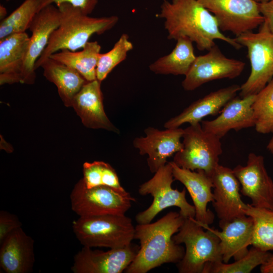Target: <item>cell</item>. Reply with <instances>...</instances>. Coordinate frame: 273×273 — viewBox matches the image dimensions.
Instances as JSON below:
<instances>
[{"instance_id": "cell-31", "label": "cell", "mask_w": 273, "mask_h": 273, "mask_svg": "<svg viewBox=\"0 0 273 273\" xmlns=\"http://www.w3.org/2000/svg\"><path fill=\"white\" fill-rule=\"evenodd\" d=\"M254 127L262 134L273 132V78L259 91L252 104Z\"/></svg>"}, {"instance_id": "cell-19", "label": "cell", "mask_w": 273, "mask_h": 273, "mask_svg": "<svg viewBox=\"0 0 273 273\" xmlns=\"http://www.w3.org/2000/svg\"><path fill=\"white\" fill-rule=\"evenodd\" d=\"M256 96V94L242 98L235 97L224 106L215 119L202 120L201 124L203 129L221 139L230 130L238 131L253 127L252 104Z\"/></svg>"}, {"instance_id": "cell-15", "label": "cell", "mask_w": 273, "mask_h": 273, "mask_svg": "<svg viewBox=\"0 0 273 273\" xmlns=\"http://www.w3.org/2000/svg\"><path fill=\"white\" fill-rule=\"evenodd\" d=\"M144 132L146 136L135 138L133 145L140 154L148 155L149 169L155 173L167 163V158L182 150L184 129L178 127L160 130L149 127Z\"/></svg>"}, {"instance_id": "cell-27", "label": "cell", "mask_w": 273, "mask_h": 273, "mask_svg": "<svg viewBox=\"0 0 273 273\" xmlns=\"http://www.w3.org/2000/svg\"><path fill=\"white\" fill-rule=\"evenodd\" d=\"M271 254L268 251L252 246L244 257L233 263L222 261L206 263L202 273H249L257 266L265 263Z\"/></svg>"}, {"instance_id": "cell-8", "label": "cell", "mask_w": 273, "mask_h": 273, "mask_svg": "<svg viewBox=\"0 0 273 273\" xmlns=\"http://www.w3.org/2000/svg\"><path fill=\"white\" fill-rule=\"evenodd\" d=\"M182 139L183 148L174 154L173 161L183 168L203 170L211 176L222 153L220 138L203 129L199 123L184 129Z\"/></svg>"}, {"instance_id": "cell-1", "label": "cell", "mask_w": 273, "mask_h": 273, "mask_svg": "<svg viewBox=\"0 0 273 273\" xmlns=\"http://www.w3.org/2000/svg\"><path fill=\"white\" fill-rule=\"evenodd\" d=\"M157 16L164 20L168 39L186 37L200 51H208L218 39L239 50L235 38L225 36L213 15L197 0H163Z\"/></svg>"}, {"instance_id": "cell-39", "label": "cell", "mask_w": 273, "mask_h": 273, "mask_svg": "<svg viewBox=\"0 0 273 273\" xmlns=\"http://www.w3.org/2000/svg\"><path fill=\"white\" fill-rule=\"evenodd\" d=\"M255 1L258 3H262L267 2L269 0H255Z\"/></svg>"}, {"instance_id": "cell-20", "label": "cell", "mask_w": 273, "mask_h": 273, "mask_svg": "<svg viewBox=\"0 0 273 273\" xmlns=\"http://www.w3.org/2000/svg\"><path fill=\"white\" fill-rule=\"evenodd\" d=\"M34 240L20 228L0 243V266L6 273H28L35 262Z\"/></svg>"}, {"instance_id": "cell-29", "label": "cell", "mask_w": 273, "mask_h": 273, "mask_svg": "<svg viewBox=\"0 0 273 273\" xmlns=\"http://www.w3.org/2000/svg\"><path fill=\"white\" fill-rule=\"evenodd\" d=\"M39 0H25L9 16L1 21L0 40L15 33L26 32L38 12Z\"/></svg>"}, {"instance_id": "cell-23", "label": "cell", "mask_w": 273, "mask_h": 273, "mask_svg": "<svg viewBox=\"0 0 273 273\" xmlns=\"http://www.w3.org/2000/svg\"><path fill=\"white\" fill-rule=\"evenodd\" d=\"M30 37L25 32L10 35L0 40V83L22 81Z\"/></svg>"}, {"instance_id": "cell-7", "label": "cell", "mask_w": 273, "mask_h": 273, "mask_svg": "<svg viewBox=\"0 0 273 273\" xmlns=\"http://www.w3.org/2000/svg\"><path fill=\"white\" fill-rule=\"evenodd\" d=\"M174 180L170 162L160 167L154 176L139 187L141 195H151L153 197L151 205L135 216L139 224L150 223L164 209L172 206L179 208V213L185 218H195V208L186 197V190L181 191L172 188Z\"/></svg>"}, {"instance_id": "cell-21", "label": "cell", "mask_w": 273, "mask_h": 273, "mask_svg": "<svg viewBox=\"0 0 273 273\" xmlns=\"http://www.w3.org/2000/svg\"><path fill=\"white\" fill-rule=\"evenodd\" d=\"M241 86L233 84L211 92L192 103L179 114L172 117L164 125L165 128H178L186 123H201L209 115H215L240 92Z\"/></svg>"}, {"instance_id": "cell-17", "label": "cell", "mask_w": 273, "mask_h": 273, "mask_svg": "<svg viewBox=\"0 0 273 273\" xmlns=\"http://www.w3.org/2000/svg\"><path fill=\"white\" fill-rule=\"evenodd\" d=\"M170 162L174 180L182 183L191 197L195 208L196 220L202 226L212 224L214 215L207 209L208 203L213 201L211 177L203 170L192 171L177 166L173 161Z\"/></svg>"}, {"instance_id": "cell-14", "label": "cell", "mask_w": 273, "mask_h": 273, "mask_svg": "<svg viewBox=\"0 0 273 273\" xmlns=\"http://www.w3.org/2000/svg\"><path fill=\"white\" fill-rule=\"evenodd\" d=\"M61 14L54 4L42 8L35 15L29 29L31 32L22 74V83L31 84L35 78V64L47 47L50 36L60 25Z\"/></svg>"}, {"instance_id": "cell-18", "label": "cell", "mask_w": 273, "mask_h": 273, "mask_svg": "<svg viewBox=\"0 0 273 273\" xmlns=\"http://www.w3.org/2000/svg\"><path fill=\"white\" fill-rule=\"evenodd\" d=\"M219 225L221 231L209 229L220 239L222 262L228 263L232 257L237 260L244 257L252 243L254 228L252 218L244 215L219 221Z\"/></svg>"}, {"instance_id": "cell-22", "label": "cell", "mask_w": 273, "mask_h": 273, "mask_svg": "<svg viewBox=\"0 0 273 273\" xmlns=\"http://www.w3.org/2000/svg\"><path fill=\"white\" fill-rule=\"evenodd\" d=\"M86 127L105 129L117 132L104 111L101 82L98 79L86 82L74 97L72 106Z\"/></svg>"}, {"instance_id": "cell-12", "label": "cell", "mask_w": 273, "mask_h": 273, "mask_svg": "<svg viewBox=\"0 0 273 273\" xmlns=\"http://www.w3.org/2000/svg\"><path fill=\"white\" fill-rule=\"evenodd\" d=\"M233 170L241 186L240 193L251 199V205L273 209V181L262 156L250 153L246 165H238Z\"/></svg>"}, {"instance_id": "cell-11", "label": "cell", "mask_w": 273, "mask_h": 273, "mask_svg": "<svg viewBox=\"0 0 273 273\" xmlns=\"http://www.w3.org/2000/svg\"><path fill=\"white\" fill-rule=\"evenodd\" d=\"M245 65L242 61L226 57L215 44L206 54L196 57L181 85L185 90L192 91L211 81L235 78Z\"/></svg>"}, {"instance_id": "cell-16", "label": "cell", "mask_w": 273, "mask_h": 273, "mask_svg": "<svg viewBox=\"0 0 273 273\" xmlns=\"http://www.w3.org/2000/svg\"><path fill=\"white\" fill-rule=\"evenodd\" d=\"M213 184V207L219 221L244 215L247 204L240 195V184L233 170L218 165L211 176Z\"/></svg>"}, {"instance_id": "cell-10", "label": "cell", "mask_w": 273, "mask_h": 273, "mask_svg": "<svg viewBox=\"0 0 273 273\" xmlns=\"http://www.w3.org/2000/svg\"><path fill=\"white\" fill-rule=\"evenodd\" d=\"M216 19L221 31L237 36L261 25L264 19L255 0H197Z\"/></svg>"}, {"instance_id": "cell-32", "label": "cell", "mask_w": 273, "mask_h": 273, "mask_svg": "<svg viewBox=\"0 0 273 273\" xmlns=\"http://www.w3.org/2000/svg\"><path fill=\"white\" fill-rule=\"evenodd\" d=\"M132 49L133 44L128 34L123 33L111 50L100 54L96 68L97 79L101 82L103 81L116 66L125 60Z\"/></svg>"}, {"instance_id": "cell-28", "label": "cell", "mask_w": 273, "mask_h": 273, "mask_svg": "<svg viewBox=\"0 0 273 273\" xmlns=\"http://www.w3.org/2000/svg\"><path fill=\"white\" fill-rule=\"evenodd\" d=\"M244 212L254 221L252 245L263 251L273 250V209L256 208L247 204Z\"/></svg>"}, {"instance_id": "cell-34", "label": "cell", "mask_w": 273, "mask_h": 273, "mask_svg": "<svg viewBox=\"0 0 273 273\" xmlns=\"http://www.w3.org/2000/svg\"><path fill=\"white\" fill-rule=\"evenodd\" d=\"M22 223L15 214L7 211H0V243L12 232L21 228Z\"/></svg>"}, {"instance_id": "cell-38", "label": "cell", "mask_w": 273, "mask_h": 273, "mask_svg": "<svg viewBox=\"0 0 273 273\" xmlns=\"http://www.w3.org/2000/svg\"><path fill=\"white\" fill-rule=\"evenodd\" d=\"M267 149L273 155V137L270 139L267 146Z\"/></svg>"}, {"instance_id": "cell-24", "label": "cell", "mask_w": 273, "mask_h": 273, "mask_svg": "<svg viewBox=\"0 0 273 273\" xmlns=\"http://www.w3.org/2000/svg\"><path fill=\"white\" fill-rule=\"evenodd\" d=\"M40 67L46 79L57 86L64 104L72 106L74 97L87 81L74 69L50 57L43 62Z\"/></svg>"}, {"instance_id": "cell-5", "label": "cell", "mask_w": 273, "mask_h": 273, "mask_svg": "<svg viewBox=\"0 0 273 273\" xmlns=\"http://www.w3.org/2000/svg\"><path fill=\"white\" fill-rule=\"evenodd\" d=\"M172 238L176 244L186 246L184 257L177 265L180 273H202L206 263L222 261L219 238L209 225L202 226L195 218H185Z\"/></svg>"}, {"instance_id": "cell-35", "label": "cell", "mask_w": 273, "mask_h": 273, "mask_svg": "<svg viewBox=\"0 0 273 273\" xmlns=\"http://www.w3.org/2000/svg\"><path fill=\"white\" fill-rule=\"evenodd\" d=\"M259 10L264 19V23L273 33V0L259 3Z\"/></svg>"}, {"instance_id": "cell-4", "label": "cell", "mask_w": 273, "mask_h": 273, "mask_svg": "<svg viewBox=\"0 0 273 273\" xmlns=\"http://www.w3.org/2000/svg\"><path fill=\"white\" fill-rule=\"evenodd\" d=\"M72 228L80 243L91 248L125 247L131 244L135 232L131 219L117 214L79 217Z\"/></svg>"}, {"instance_id": "cell-36", "label": "cell", "mask_w": 273, "mask_h": 273, "mask_svg": "<svg viewBox=\"0 0 273 273\" xmlns=\"http://www.w3.org/2000/svg\"><path fill=\"white\" fill-rule=\"evenodd\" d=\"M260 271L262 273H273V254L265 263L261 265Z\"/></svg>"}, {"instance_id": "cell-33", "label": "cell", "mask_w": 273, "mask_h": 273, "mask_svg": "<svg viewBox=\"0 0 273 273\" xmlns=\"http://www.w3.org/2000/svg\"><path fill=\"white\" fill-rule=\"evenodd\" d=\"M98 3V0H39L38 12L49 5L55 4L58 7L63 3H69L80 9L85 14L89 15L94 11Z\"/></svg>"}, {"instance_id": "cell-13", "label": "cell", "mask_w": 273, "mask_h": 273, "mask_svg": "<svg viewBox=\"0 0 273 273\" xmlns=\"http://www.w3.org/2000/svg\"><path fill=\"white\" fill-rule=\"evenodd\" d=\"M139 248L131 244L102 251L83 246L74 256L71 270L74 273H121L132 262Z\"/></svg>"}, {"instance_id": "cell-3", "label": "cell", "mask_w": 273, "mask_h": 273, "mask_svg": "<svg viewBox=\"0 0 273 273\" xmlns=\"http://www.w3.org/2000/svg\"><path fill=\"white\" fill-rule=\"evenodd\" d=\"M61 17L58 27L51 34L48 44L35 64V69L52 54L63 50L76 51L84 47L94 34L101 35L118 22L117 16L93 17L69 3L58 7Z\"/></svg>"}, {"instance_id": "cell-40", "label": "cell", "mask_w": 273, "mask_h": 273, "mask_svg": "<svg viewBox=\"0 0 273 273\" xmlns=\"http://www.w3.org/2000/svg\"><path fill=\"white\" fill-rule=\"evenodd\" d=\"M6 1L8 2V1H10V0H6Z\"/></svg>"}, {"instance_id": "cell-30", "label": "cell", "mask_w": 273, "mask_h": 273, "mask_svg": "<svg viewBox=\"0 0 273 273\" xmlns=\"http://www.w3.org/2000/svg\"><path fill=\"white\" fill-rule=\"evenodd\" d=\"M83 175L81 179L87 188L106 186L121 192H127L120 185L115 170L105 162H85L83 164Z\"/></svg>"}, {"instance_id": "cell-25", "label": "cell", "mask_w": 273, "mask_h": 273, "mask_svg": "<svg viewBox=\"0 0 273 273\" xmlns=\"http://www.w3.org/2000/svg\"><path fill=\"white\" fill-rule=\"evenodd\" d=\"M196 57L193 42L186 37H180L176 40L172 51L151 63L149 69L157 74L185 76Z\"/></svg>"}, {"instance_id": "cell-37", "label": "cell", "mask_w": 273, "mask_h": 273, "mask_svg": "<svg viewBox=\"0 0 273 273\" xmlns=\"http://www.w3.org/2000/svg\"><path fill=\"white\" fill-rule=\"evenodd\" d=\"M7 12L6 8L3 6L0 5V18L1 20L4 19L7 16Z\"/></svg>"}, {"instance_id": "cell-9", "label": "cell", "mask_w": 273, "mask_h": 273, "mask_svg": "<svg viewBox=\"0 0 273 273\" xmlns=\"http://www.w3.org/2000/svg\"><path fill=\"white\" fill-rule=\"evenodd\" d=\"M71 207L79 217L107 214L125 215L134 198L106 186L86 188L81 179L70 195Z\"/></svg>"}, {"instance_id": "cell-6", "label": "cell", "mask_w": 273, "mask_h": 273, "mask_svg": "<svg viewBox=\"0 0 273 273\" xmlns=\"http://www.w3.org/2000/svg\"><path fill=\"white\" fill-rule=\"evenodd\" d=\"M247 49L251 72L241 86L240 95L244 97L257 94L273 78V33L263 23L259 31L243 33L235 38Z\"/></svg>"}, {"instance_id": "cell-26", "label": "cell", "mask_w": 273, "mask_h": 273, "mask_svg": "<svg viewBox=\"0 0 273 273\" xmlns=\"http://www.w3.org/2000/svg\"><path fill=\"white\" fill-rule=\"evenodd\" d=\"M101 49L98 41H88L81 51L63 50L49 57L74 69L87 81H92L97 79L96 68Z\"/></svg>"}, {"instance_id": "cell-2", "label": "cell", "mask_w": 273, "mask_h": 273, "mask_svg": "<svg viewBox=\"0 0 273 273\" xmlns=\"http://www.w3.org/2000/svg\"><path fill=\"white\" fill-rule=\"evenodd\" d=\"M185 218L179 212H170L155 222L138 224L134 239L139 240L140 248L125 272L146 273L164 263L179 262L185 251L172 237Z\"/></svg>"}]
</instances>
